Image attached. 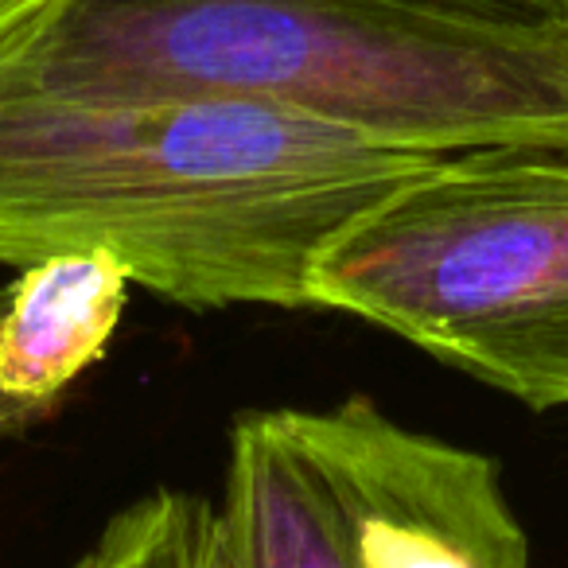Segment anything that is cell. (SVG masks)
Wrapping results in <instances>:
<instances>
[{
	"label": "cell",
	"instance_id": "6da1fadb",
	"mask_svg": "<svg viewBox=\"0 0 568 568\" xmlns=\"http://www.w3.org/2000/svg\"><path fill=\"white\" fill-rule=\"evenodd\" d=\"M0 87L226 98L420 156L568 152V20L420 0H20L0 9Z\"/></svg>",
	"mask_w": 568,
	"mask_h": 568
},
{
	"label": "cell",
	"instance_id": "7a4b0ae2",
	"mask_svg": "<svg viewBox=\"0 0 568 568\" xmlns=\"http://www.w3.org/2000/svg\"><path fill=\"white\" fill-rule=\"evenodd\" d=\"M433 160L226 98L0 87V265L102 250L180 308H312L335 230Z\"/></svg>",
	"mask_w": 568,
	"mask_h": 568
},
{
	"label": "cell",
	"instance_id": "3957f363",
	"mask_svg": "<svg viewBox=\"0 0 568 568\" xmlns=\"http://www.w3.org/2000/svg\"><path fill=\"white\" fill-rule=\"evenodd\" d=\"M312 308L402 335L518 397L568 405V152L440 156L335 230Z\"/></svg>",
	"mask_w": 568,
	"mask_h": 568
},
{
	"label": "cell",
	"instance_id": "277c9868",
	"mask_svg": "<svg viewBox=\"0 0 568 568\" xmlns=\"http://www.w3.org/2000/svg\"><path fill=\"white\" fill-rule=\"evenodd\" d=\"M284 413L324 479L351 568H534L490 456L417 433L371 397Z\"/></svg>",
	"mask_w": 568,
	"mask_h": 568
},
{
	"label": "cell",
	"instance_id": "5b68a950",
	"mask_svg": "<svg viewBox=\"0 0 568 568\" xmlns=\"http://www.w3.org/2000/svg\"><path fill=\"white\" fill-rule=\"evenodd\" d=\"M129 273L102 250L51 253L20 268L0 312V389L51 417L113 343Z\"/></svg>",
	"mask_w": 568,
	"mask_h": 568
},
{
	"label": "cell",
	"instance_id": "8992f818",
	"mask_svg": "<svg viewBox=\"0 0 568 568\" xmlns=\"http://www.w3.org/2000/svg\"><path fill=\"white\" fill-rule=\"evenodd\" d=\"M226 568H351L332 498L288 413H242L214 503Z\"/></svg>",
	"mask_w": 568,
	"mask_h": 568
},
{
	"label": "cell",
	"instance_id": "52a82bcc",
	"mask_svg": "<svg viewBox=\"0 0 568 568\" xmlns=\"http://www.w3.org/2000/svg\"><path fill=\"white\" fill-rule=\"evenodd\" d=\"M67 568H226L211 498L160 487L121 506Z\"/></svg>",
	"mask_w": 568,
	"mask_h": 568
},
{
	"label": "cell",
	"instance_id": "ba28073f",
	"mask_svg": "<svg viewBox=\"0 0 568 568\" xmlns=\"http://www.w3.org/2000/svg\"><path fill=\"white\" fill-rule=\"evenodd\" d=\"M464 17L498 20V24H557L568 20V0H420Z\"/></svg>",
	"mask_w": 568,
	"mask_h": 568
},
{
	"label": "cell",
	"instance_id": "9c48e42d",
	"mask_svg": "<svg viewBox=\"0 0 568 568\" xmlns=\"http://www.w3.org/2000/svg\"><path fill=\"white\" fill-rule=\"evenodd\" d=\"M0 312H4V288H0ZM36 420H43L40 409H32V405L17 402V397H9L4 389H0V436L20 433V428L36 425Z\"/></svg>",
	"mask_w": 568,
	"mask_h": 568
}]
</instances>
